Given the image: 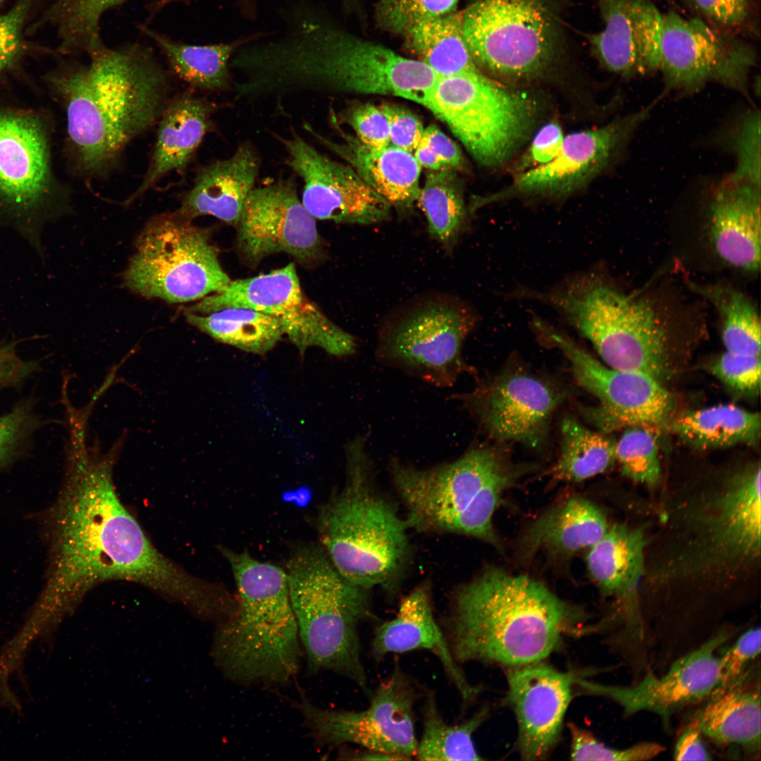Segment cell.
<instances>
[{
	"mask_svg": "<svg viewBox=\"0 0 761 761\" xmlns=\"http://www.w3.org/2000/svg\"><path fill=\"white\" fill-rule=\"evenodd\" d=\"M121 435L103 452L89 445L87 431L69 434L62 489L44 519L49 547L45 586L21 636L36 641L93 587L115 580L134 581L176 598L195 611L211 600L214 586L158 551L120 502L113 469L123 447Z\"/></svg>",
	"mask_w": 761,
	"mask_h": 761,
	"instance_id": "obj_1",
	"label": "cell"
},
{
	"mask_svg": "<svg viewBox=\"0 0 761 761\" xmlns=\"http://www.w3.org/2000/svg\"><path fill=\"white\" fill-rule=\"evenodd\" d=\"M237 92L254 101L290 94L399 97L424 106L438 75L419 60L359 38L302 12L279 39L242 47L233 59Z\"/></svg>",
	"mask_w": 761,
	"mask_h": 761,
	"instance_id": "obj_2",
	"label": "cell"
},
{
	"mask_svg": "<svg viewBox=\"0 0 761 761\" xmlns=\"http://www.w3.org/2000/svg\"><path fill=\"white\" fill-rule=\"evenodd\" d=\"M760 463L718 485L681 491L662 505L666 538L643 580L653 588H726L750 577L761 558Z\"/></svg>",
	"mask_w": 761,
	"mask_h": 761,
	"instance_id": "obj_3",
	"label": "cell"
},
{
	"mask_svg": "<svg viewBox=\"0 0 761 761\" xmlns=\"http://www.w3.org/2000/svg\"><path fill=\"white\" fill-rule=\"evenodd\" d=\"M89 61L54 78L66 109L78 170L90 180L107 176L129 144L156 124L171 94L169 74L138 44L102 43Z\"/></svg>",
	"mask_w": 761,
	"mask_h": 761,
	"instance_id": "obj_4",
	"label": "cell"
},
{
	"mask_svg": "<svg viewBox=\"0 0 761 761\" xmlns=\"http://www.w3.org/2000/svg\"><path fill=\"white\" fill-rule=\"evenodd\" d=\"M577 613L540 582L490 569L454 593L442 629L458 664L543 661L576 631Z\"/></svg>",
	"mask_w": 761,
	"mask_h": 761,
	"instance_id": "obj_5",
	"label": "cell"
},
{
	"mask_svg": "<svg viewBox=\"0 0 761 761\" xmlns=\"http://www.w3.org/2000/svg\"><path fill=\"white\" fill-rule=\"evenodd\" d=\"M367 440L358 435L346 445L345 484L320 507L316 526L321 546L342 576L392 595L412 560L409 528L378 490Z\"/></svg>",
	"mask_w": 761,
	"mask_h": 761,
	"instance_id": "obj_6",
	"label": "cell"
},
{
	"mask_svg": "<svg viewBox=\"0 0 761 761\" xmlns=\"http://www.w3.org/2000/svg\"><path fill=\"white\" fill-rule=\"evenodd\" d=\"M220 550L235 579L237 610L217 626L215 664L237 685L288 684L299 671L304 652L285 570L247 552Z\"/></svg>",
	"mask_w": 761,
	"mask_h": 761,
	"instance_id": "obj_7",
	"label": "cell"
},
{
	"mask_svg": "<svg viewBox=\"0 0 761 761\" xmlns=\"http://www.w3.org/2000/svg\"><path fill=\"white\" fill-rule=\"evenodd\" d=\"M522 299L555 310L591 342L606 365L668 377V332L654 307L616 287L595 271L576 273L552 287H524Z\"/></svg>",
	"mask_w": 761,
	"mask_h": 761,
	"instance_id": "obj_8",
	"label": "cell"
},
{
	"mask_svg": "<svg viewBox=\"0 0 761 761\" xmlns=\"http://www.w3.org/2000/svg\"><path fill=\"white\" fill-rule=\"evenodd\" d=\"M389 472L409 529L466 536L498 545L493 518L515 472L491 448L475 446L454 461L428 468L393 457Z\"/></svg>",
	"mask_w": 761,
	"mask_h": 761,
	"instance_id": "obj_9",
	"label": "cell"
},
{
	"mask_svg": "<svg viewBox=\"0 0 761 761\" xmlns=\"http://www.w3.org/2000/svg\"><path fill=\"white\" fill-rule=\"evenodd\" d=\"M285 572L308 673L334 672L368 693L359 629L372 617L370 590L342 576L321 545L294 549Z\"/></svg>",
	"mask_w": 761,
	"mask_h": 761,
	"instance_id": "obj_10",
	"label": "cell"
},
{
	"mask_svg": "<svg viewBox=\"0 0 761 761\" xmlns=\"http://www.w3.org/2000/svg\"><path fill=\"white\" fill-rule=\"evenodd\" d=\"M481 166L506 163L538 123L540 102L483 73L438 76L424 105Z\"/></svg>",
	"mask_w": 761,
	"mask_h": 761,
	"instance_id": "obj_11",
	"label": "cell"
},
{
	"mask_svg": "<svg viewBox=\"0 0 761 761\" xmlns=\"http://www.w3.org/2000/svg\"><path fill=\"white\" fill-rule=\"evenodd\" d=\"M477 321L472 307L457 296L421 295L386 317L378 330L376 356L426 383L451 387L469 371L462 348Z\"/></svg>",
	"mask_w": 761,
	"mask_h": 761,
	"instance_id": "obj_12",
	"label": "cell"
},
{
	"mask_svg": "<svg viewBox=\"0 0 761 761\" xmlns=\"http://www.w3.org/2000/svg\"><path fill=\"white\" fill-rule=\"evenodd\" d=\"M462 30L477 68L497 81L541 78L558 50V30L543 0H476L463 11Z\"/></svg>",
	"mask_w": 761,
	"mask_h": 761,
	"instance_id": "obj_13",
	"label": "cell"
},
{
	"mask_svg": "<svg viewBox=\"0 0 761 761\" xmlns=\"http://www.w3.org/2000/svg\"><path fill=\"white\" fill-rule=\"evenodd\" d=\"M230 280L208 231L179 213L149 222L125 273L133 291L175 303L202 299Z\"/></svg>",
	"mask_w": 761,
	"mask_h": 761,
	"instance_id": "obj_14",
	"label": "cell"
},
{
	"mask_svg": "<svg viewBox=\"0 0 761 761\" xmlns=\"http://www.w3.org/2000/svg\"><path fill=\"white\" fill-rule=\"evenodd\" d=\"M301 693L295 705L316 748L355 744L409 760L416 755L414 706L421 693L400 666L376 688L369 707L360 711L323 709Z\"/></svg>",
	"mask_w": 761,
	"mask_h": 761,
	"instance_id": "obj_15",
	"label": "cell"
},
{
	"mask_svg": "<svg viewBox=\"0 0 761 761\" xmlns=\"http://www.w3.org/2000/svg\"><path fill=\"white\" fill-rule=\"evenodd\" d=\"M227 307L249 308L272 316L302 354L310 347L339 357L357 350L355 337L330 320L304 292L293 263L254 277L231 280L190 311L207 314Z\"/></svg>",
	"mask_w": 761,
	"mask_h": 761,
	"instance_id": "obj_16",
	"label": "cell"
},
{
	"mask_svg": "<svg viewBox=\"0 0 761 761\" xmlns=\"http://www.w3.org/2000/svg\"><path fill=\"white\" fill-rule=\"evenodd\" d=\"M534 328L568 359L576 382L595 396L599 405L583 413L603 432L619 428H669L675 400L663 383L635 371L604 365L568 335L535 317Z\"/></svg>",
	"mask_w": 761,
	"mask_h": 761,
	"instance_id": "obj_17",
	"label": "cell"
},
{
	"mask_svg": "<svg viewBox=\"0 0 761 761\" xmlns=\"http://www.w3.org/2000/svg\"><path fill=\"white\" fill-rule=\"evenodd\" d=\"M756 58L753 47L732 31L674 11L663 13L657 72L668 90L693 94L716 82L748 96Z\"/></svg>",
	"mask_w": 761,
	"mask_h": 761,
	"instance_id": "obj_18",
	"label": "cell"
},
{
	"mask_svg": "<svg viewBox=\"0 0 761 761\" xmlns=\"http://www.w3.org/2000/svg\"><path fill=\"white\" fill-rule=\"evenodd\" d=\"M654 104L615 118L602 127L564 136L562 148L550 162L514 176L507 187L475 197L471 212L513 199H559L582 190L600 175L626 147Z\"/></svg>",
	"mask_w": 761,
	"mask_h": 761,
	"instance_id": "obj_19",
	"label": "cell"
},
{
	"mask_svg": "<svg viewBox=\"0 0 761 761\" xmlns=\"http://www.w3.org/2000/svg\"><path fill=\"white\" fill-rule=\"evenodd\" d=\"M236 227L238 251L251 264L280 252L303 263L314 261L321 254L316 218L299 198L291 178L254 187Z\"/></svg>",
	"mask_w": 761,
	"mask_h": 761,
	"instance_id": "obj_20",
	"label": "cell"
},
{
	"mask_svg": "<svg viewBox=\"0 0 761 761\" xmlns=\"http://www.w3.org/2000/svg\"><path fill=\"white\" fill-rule=\"evenodd\" d=\"M276 137L287 153L288 166L303 181L302 202L316 219L358 225L390 219V204L349 164L322 154L294 130Z\"/></svg>",
	"mask_w": 761,
	"mask_h": 761,
	"instance_id": "obj_21",
	"label": "cell"
},
{
	"mask_svg": "<svg viewBox=\"0 0 761 761\" xmlns=\"http://www.w3.org/2000/svg\"><path fill=\"white\" fill-rule=\"evenodd\" d=\"M564 394L526 372H505L470 392L454 394L491 438L530 447L545 440L553 412Z\"/></svg>",
	"mask_w": 761,
	"mask_h": 761,
	"instance_id": "obj_22",
	"label": "cell"
},
{
	"mask_svg": "<svg viewBox=\"0 0 761 761\" xmlns=\"http://www.w3.org/2000/svg\"><path fill=\"white\" fill-rule=\"evenodd\" d=\"M721 633L675 661L663 675L648 674L631 686L607 685L576 678L586 693L610 699L626 715L654 713L668 722L676 711L708 698L720 687L717 650L728 639Z\"/></svg>",
	"mask_w": 761,
	"mask_h": 761,
	"instance_id": "obj_23",
	"label": "cell"
},
{
	"mask_svg": "<svg viewBox=\"0 0 761 761\" xmlns=\"http://www.w3.org/2000/svg\"><path fill=\"white\" fill-rule=\"evenodd\" d=\"M507 678L520 756L526 760L545 759L559 738L576 675L540 661L508 667Z\"/></svg>",
	"mask_w": 761,
	"mask_h": 761,
	"instance_id": "obj_24",
	"label": "cell"
},
{
	"mask_svg": "<svg viewBox=\"0 0 761 761\" xmlns=\"http://www.w3.org/2000/svg\"><path fill=\"white\" fill-rule=\"evenodd\" d=\"M602 30L588 37L605 68L625 78L658 71L663 13L650 0H598Z\"/></svg>",
	"mask_w": 761,
	"mask_h": 761,
	"instance_id": "obj_25",
	"label": "cell"
},
{
	"mask_svg": "<svg viewBox=\"0 0 761 761\" xmlns=\"http://www.w3.org/2000/svg\"><path fill=\"white\" fill-rule=\"evenodd\" d=\"M425 650L436 656L450 681L461 695L464 705L472 701L480 688L466 679L454 660L446 637L435 619L430 587H416L400 602L396 616L374 629L371 652L378 662L390 653Z\"/></svg>",
	"mask_w": 761,
	"mask_h": 761,
	"instance_id": "obj_26",
	"label": "cell"
},
{
	"mask_svg": "<svg viewBox=\"0 0 761 761\" xmlns=\"http://www.w3.org/2000/svg\"><path fill=\"white\" fill-rule=\"evenodd\" d=\"M760 185L724 180L709 206L711 244L726 264L756 271L760 264Z\"/></svg>",
	"mask_w": 761,
	"mask_h": 761,
	"instance_id": "obj_27",
	"label": "cell"
},
{
	"mask_svg": "<svg viewBox=\"0 0 761 761\" xmlns=\"http://www.w3.org/2000/svg\"><path fill=\"white\" fill-rule=\"evenodd\" d=\"M342 137L335 142L318 132L310 124L304 130L323 145L342 158L377 194L400 212L412 208L417 202L421 166L414 154L389 145L376 149L362 144L356 137L342 130L333 119Z\"/></svg>",
	"mask_w": 761,
	"mask_h": 761,
	"instance_id": "obj_28",
	"label": "cell"
},
{
	"mask_svg": "<svg viewBox=\"0 0 761 761\" xmlns=\"http://www.w3.org/2000/svg\"><path fill=\"white\" fill-rule=\"evenodd\" d=\"M216 106L193 90L172 97L159 119L156 139L147 172L132 196L135 199L167 175L182 174L212 129Z\"/></svg>",
	"mask_w": 761,
	"mask_h": 761,
	"instance_id": "obj_29",
	"label": "cell"
},
{
	"mask_svg": "<svg viewBox=\"0 0 761 761\" xmlns=\"http://www.w3.org/2000/svg\"><path fill=\"white\" fill-rule=\"evenodd\" d=\"M49 178L46 137L33 118L0 113V194L17 205L35 204Z\"/></svg>",
	"mask_w": 761,
	"mask_h": 761,
	"instance_id": "obj_30",
	"label": "cell"
},
{
	"mask_svg": "<svg viewBox=\"0 0 761 761\" xmlns=\"http://www.w3.org/2000/svg\"><path fill=\"white\" fill-rule=\"evenodd\" d=\"M258 152L248 142L225 159L200 168L192 188L185 194L178 213L190 220L213 216L236 226L260 171Z\"/></svg>",
	"mask_w": 761,
	"mask_h": 761,
	"instance_id": "obj_31",
	"label": "cell"
},
{
	"mask_svg": "<svg viewBox=\"0 0 761 761\" xmlns=\"http://www.w3.org/2000/svg\"><path fill=\"white\" fill-rule=\"evenodd\" d=\"M648 540L643 528L614 524L589 548L587 569L601 590L619 598L628 628L641 634L634 607L637 588L643 581Z\"/></svg>",
	"mask_w": 761,
	"mask_h": 761,
	"instance_id": "obj_32",
	"label": "cell"
},
{
	"mask_svg": "<svg viewBox=\"0 0 761 761\" xmlns=\"http://www.w3.org/2000/svg\"><path fill=\"white\" fill-rule=\"evenodd\" d=\"M698 712L695 727L717 744L755 752L760 748L759 687H749L743 675L717 688Z\"/></svg>",
	"mask_w": 761,
	"mask_h": 761,
	"instance_id": "obj_33",
	"label": "cell"
},
{
	"mask_svg": "<svg viewBox=\"0 0 761 761\" xmlns=\"http://www.w3.org/2000/svg\"><path fill=\"white\" fill-rule=\"evenodd\" d=\"M603 512L592 502L572 497L551 508L526 533L523 544L528 555L544 550L570 555L590 548L608 528Z\"/></svg>",
	"mask_w": 761,
	"mask_h": 761,
	"instance_id": "obj_34",
	"label": "cell"
},
{
	"mask_svg": "<svg viewBox=\"0 0 761 761\" xmlns=\"http://www.w3.org/2000/svg\"><path fill=\"white\" fill-rule=\"evenodd\" d=\"M669 428L686 444L707 450L744 444L757 445L760 439L759 413L734 404H720L674 417Z\"/></svg>",
	"mask_w": 761,
	"mask_h": 761,
	"instance_id": "obj_35",
	"label": "cell"
},
{
	"mask_svg": "<svg viewBox=\"0 0 761 761\" xmlns=\"http://www.w3.org/2000/svg\"><path fill=\"white\" fill-rule=\"evenodd\" d=\"M142 30L163 52L171 71L190 89L214 92L230 88V62L239 47L236 43L187 44L147 27Z\"/></svg>",
	"mask_w": 761,
	"mask_h": 761,
	"instance_id": "obj_36",
	"label": "cell"
},
{
	"mask_svg": "<svg viewBox=\"0 0 761 761\" xmlns=\"http://www.w3.org/2000/svg\"><path fill=\"white\" fill-rule=\"evenodd\" d=\"M462 19L463 11H454L426 20L403 35L407 47L438 76L481 72L466 44Z\"/></svg>",
	"mask_w": 761,
	"mask_h": 761,
	"instance_id": "obj_37",
	"label": "cell"
},
{
	"mask_svg": "<svg viewBox=\"0 0 761 761\" xmlns=\"http://www.w3.org/2000/svg\"><path fill=\"white\" fill-rule=\"evenodd\" d=\"M186 318L214 340L252 354H266L284 336L274 318L249 308L227 307L207 314L189 311Z\"/></svg>",
	"mask_w": 761,
	"mask_h": 761,
	"instance_id": "obj_38",
	"label": "cell"
},
{
	"mask_svg": "<svg viewBox=\"0 0 761 761\" xmlns=\"http://www.w3.org/2000/svg\"><path fill=\"white\" fill-rule=\"evenodd\" d=\"M416 202L426 217L430 236L451 252L468 230L470 214L453 170L428 173Z\"/></svg>",
	"mask_w": 761,
	"mask_h": 761,
	"instance_id": "obj_39",
	"label": "cell"
},
{
	"mask_svg": "<svg viewBox=\"0 0 761 761\" xmlns=\"http://www.w3.org/2000/svg\"><path fill=\"white\" fill-rule=\"evenodd\" d=\"M421 737L418 741L416 758L419 760H481L473 735L485 720V707L459 724L445 722L437 705L433 690L423 691Z\"/></svg>",
	"mask_w": 761,
	"mask_h": 761,
	"instance_id": "obj_40",
	"label": "cell"
},
{
	"mask_svg": "<svg viewBox=\"0 0 761 761\" xmlns=\"http://www.w3.org/2000/svg\"><path fill=\"white\" fill-rule=\"evenodd\" d=\"M687 285L717 310L722 320V338L726 352L760 356V319L748 297L727 285L693 281H688Z\"/></svg>",
	"mask_w": 761,
	"mask_h": 761,
	"instance_id": "obj_41",
	"label": "cell"
},
{
	"mask_svg": "<svg viewBox=\"0 0 761 761\" xmlns=\"http://www.w3.org/2000/svg\"><path fill=\"white\" fill-rule=\"evenodd\" d=\"M561 450L552 469L555 479L580 482L604 473L616 461L615 443L572 418L561 425Z\"/></svg>",
	"mask_w": 761,
	"mask_h": 761,
	"instance_id": "obj_42",
	"label": "cell"
},
{
	"mask_svg": "<svg viewBox=\"0 0 761 761\" xmlns=\"http://www.w3.org/2000/svg\"><path fill=\"white\" fill-rule=\"evenodd\" d=\"M125 0H47L41 20L32 25H50L59 40L63 54L86 52L101 44L99 23L109 8Z\"/></svg>",
	"mask_w": 761,
	"mask_h": 761,
	"instance_id": "obj_43",
	"label": "cell"
},
{
	"mask_svg": "<svg viewBox=\"0 0 761 761\" xmlns=\"http://www.w3.org/2000/svg\"><path fill=\"white\" fill-rule=\"evenodd\" d=\"M626 428L615 443V459L626 477L654 487L659 483L661 475L655 428L645 426Z\"/></svg>",
	"mask_w": 761,
	"mask_h": 761,
	"instance_id": "obj_44",
	"label": "cell"
},
{
	"mask_svg": "<svg viewBox=\"0 0 761 761\" xmlns=\"http://www.w3.org/2000/svg\"><path fill=\"white\" fill-rule=\"evenodd\" d=\"M459 0H378L376 18L384 30L404 35L416 25L456 11Z\"/></svg>",
	"mask_w": 761,
	"mask_h": 761,
	"instance_id": "obj_45",
	"label": "cell"
},
{
	"mask_svg": "<svg viewBox=\"0 0 761 761\" xmlns=\"http://www.w3.org/2000/svg\"><path fill=\"white\" fill-rule=\"evenodd\" d=\"M37 0H17L6 11L0 12V74L13 68L39 47L25 37L27 25Z\"/></svg>",
	"mask_w": 761,
	"mask_h": 761,
	"instance_id": "obj_46",
	"label": "cell"
},
{
	"mask_svg": "<svg viewBox=\"0 0 761 761\" xmlns=\"http://www.w3.org/2000/svg\"><path fill=\"white\" fill-rule=\"evenodd\" d=\"M571 734V759L574 760L636 761L652 759L664 748L654 742H642L624 749L608 747L591 733L569 724Z\"/></svg>",
	"mask_w": 761,
	"mask_h": 761,
	"instance_id": "obj_47",
	"label": "cell"
},
{
	"mask_svg": "<svg viewBox=\"0 0 761 761\" xmlns=\"http://www.w3.org/2000/svg\"><path fill=\"white\" fill-rule=\"evenodd\" d=\"M732 145L736 156V167L726 180L747 182L760 185V117L750 112L739 123Z\"/></svg>",
	"mask_w": 761,
	"mask_h": 761,
	"instance_id": "obj_48",
	"label": "cell"
},
{
	"mask_svg": "<svg viewBox=\"0 0 761 761\" xmlns=\"http://www.w3.org/2000/svg\"><path fill=\"white\" fill-rule=\"evenodd\" d=\"M760 356L725 352L711 366V371L722 383L743 395H759L761 383Z\"/></svg>",
	"mask_w": 761,
	"mask_h": 761,
	"instance_id": "obj_49",
	"label": "cell"
},
{
	"mask_svg": "<svg viewBox=\"0 0 761 761\" xmlns=\"http://www.w3.org/2000/svg\"><path fill=\"white\" fill-rule=\"evenodd\" d=\"M344 120L362 144L376 149L390 145L388 123L379 107L369 103L356 106L346 112Z\"/></svg>",
	"mask_w": 761,
	"mask_h": 761,
	"instance_id": "obj_50",
	"label": "cell"
},
{
	"mask_svg": "<svg viewBox=\"0 0 761 761\" xmlns=\"http://www.w3.org/2000/svg\"><path fill=\"white\" fill-rule=\"evenodd\" d=\"M564 136L561 125L556 120L543 125L533 137L529 147L515 161L512 167L514 176L554 159L562 148Z\"/></svg>",
	"mask_w": 761,
	"mask_h": 761,
	"instance_id": "obj_51",
	"label": "cell"
},
{
	"mask_svg": "<svg viewBox=\"0 0 761 761\" xmlns=\"http://www.w3.org/2000/svg\"><path fill=\"white\" fill-rule=\"evenodd\" d=\"M761 649L760 627L752 628L719 657L720 687L738 680L750 662L759 655Z\"/></svg>",
	"mask_w": 761,
	"mask_h": 761,
	"instance_id": "obj_52",
	"label": "cell"
},
{
	"mask_svg": "<svg viewBox=\"0 0 761 761\" xmlns=\"http://www.w3.org/2000/svg\"><path fill=\"white\" fill-rule=\"evenodd\" d=\"M35 424L28 402L0 416V468L16 454Z\"/></svg>",
	"mask_w": 761,
	"mask_h": 761,
	"instance_id": "obj_53",
	"label": "cell"
},
{
	"mask_svg": "<svg viewBox=\"0 0 761 761\" xmlns=\"http://www.w3.org/2000/svg\"><path fill=\"white\" fill-rule=\"evenodd\" d=\"M387 118L390 131V144L413 154L421 142L423 125L418 116L410 110L394 104L379 106Z\"/></svg>",
	"mask_w": 761,
	"mask_h": 761,
	"instance_id": "obj_54",
	"label": "cell"
},
{
	"mask_svg": "<svg viewBox=\"0 0 761 761\" xmlns=\"http://www.w3.org/2000/svg\"><path fill=\"white\" fill-rule=\"evenodd\" d=\"M712 24L727 30L743 25L750 16L751 0H693Z\"/></svg>",
	"mask_w": 761,
	"mask_h": 761,
	"instance_id": "obj_55",
	"label": "cell"
},
{
	"mask_svg": "<svg viewBox=\"0 0 761 761\" xmlns=\"http://www.w3.org/2000/svg\"><path fill=\"white\" fill-rule=\"evenodd\" d=\"M423 138L446 168L453 170L464 166V157L459 147L436 125L426 128Z\"/></svg>",
	"mask_w": 761,
	"mask_h": 761,
	"instance_id": "obj_56",
	"label": "cell"
},
{
	"mask_svg": "<svg viewBox=\"0 0 761 761\" xmlns=\"http://www.w3.org/2000/svg\"><path fill=\"white\" fill-rule=\"evenodd\" d=\"M35 368V362L20 359L11 345L0 346V388L18 383Z\"/></svg>",
	"mask_w": 761,
	"mask_h": 761,
	"instance_id": "obj_57",
	"label": "cell"
},
{
	"mask_svg": "<svg viewBox=\"0 0 761 761\" xmlns=\"http://www.w3.org/2000/svg\"><path fill=\"white\" fill-rule=\"evenodd\" d=\"M676 760H710V755L696 727L685 731L676 741L674 750Z\"/></svg>",
	"mask_w": 761,
	"mask_h": 761,
	"instance_id": "obj_58",
	"label": "cell"
},
{
	"mask_svg": "<svg viewBox=\"0 0 761 761\" xmlns=\"http://www.w3.org/2000/svg\"><path fill=\"white\" fill-rule=\"evenodd\" d=\"M339 748V759L342 760H409L407 758L397 755L390 754L387 753L367 750L363 748L361 750H353L344 748L343 746L338 747Z\"/></svg>",
	"mask_w": 761,
	"mask_h": 761,
	"instance_id": "obj_59",
	"label": "cell"
},
{
	"mask_svg": "<svg viewBox=\"0 0 761 761\" xmlns=\"http://www.w3.org/2000/svg\"><path fill=\"white\" fill-rule=\"evenodd\" d=\"M413 154L421 167L429 169L431 171L446 168L423 137L413 152Z\"/></svg>",
	"mask_w": 761,
	"mask_h": 761,
	"instance_id": "obj_60",
	"label": "cell"
},
{
	"mask_svg": "<svg viewBox=\"0 0 761 761\" xmlns=\"http://www.w3.org/2000/svg\"><path fill=\"white\" fill-rule=\"evenodd\" d=\"M175 1V0H162V3H163V4H164V5H166V4H169V3H171V1Z\"/></svg>",
	"mask_w": 761,
	"mask_h": 761,
	"instance_id": "obj_61",
	"label": "cell"
},
{
	"mask_svg": "<svg viewBox=\"0 0 761 761\" xmlns=\"http://www.w3.org/2000/svg\"><path fill=\"white\" fill-rule=\"evenodd\" d=\"M6 0H0V6L5 2Z\"/></svg>",
	"mask_w": 761,
	"mask_h": 761,
	"instance_id": "obj_62",
	"label": "cell"
}]
</instances>
